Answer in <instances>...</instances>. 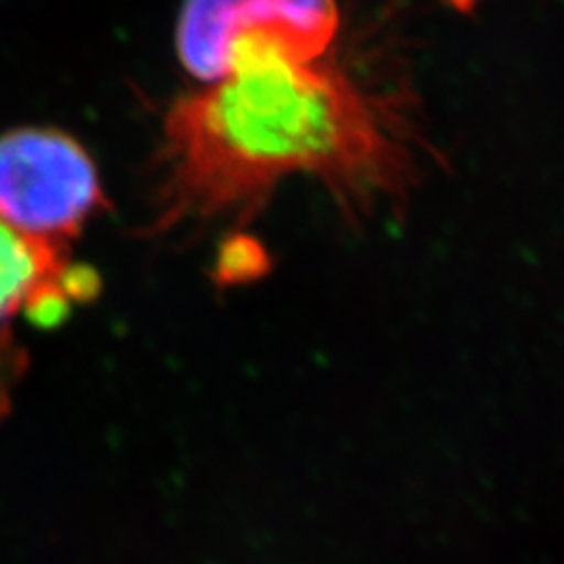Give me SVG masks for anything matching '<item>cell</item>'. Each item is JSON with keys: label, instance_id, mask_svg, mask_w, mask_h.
Segmentation results:
<instances>
[{"label": "cell", "instance_id": "obj_1", "mask_svg": "<svg viewBox=\"0 0 564 564\" xmlns=\"http://www.w3.org/2000/svg\"><path fill=\"white\" fill-rule=\"evenodd\" d=\"M391 99L321 62L254 59L165 116L155 228L259 207L292 174L348 212L400 198L414 158Z\"/></svg>", "mask_w": 564, "mask_h": 564}, {"label": "cell", "instance_id": "obj_2", "mask_svg": "<svg viewBox=\"0 0 564 564\" xmlns=\"http://www.w3.org/2000/svg\"><path fill=\"white\" fill-rule=\"evenodd\" d=\"M339 24L337 0H184L174 45L188 74L212 85L254 59L321 62Z\"/></svg>", "mask_w": 564, "mask_h": 564}, {"label": "cell", "instance_id": "obj_3", "mask_svg": "<svg viewBox=\"0 0 564 564\" xmlns=\"http://www.w3.org/2000/svg\"><path fill=\"white\" fill-rule=\"evenodd\" d=\"M106 207L97 165L74 137L24 128L0 134V219L57 247Z\"/></svg>", "mask_w": 564, "mask_h": 564}, {"label": "cell", "instance_id": "obj_4", "mask_svg": "<svg viewBox=\"0 0 564 564\" xmlns=\"http://www.w3.org/2000/svg\"><path fill=\"white\" fill-rule=\"evenodd\" d=\"M66 275L62 250L31 240L0 219V329L24 308L50 306L57 315Z\"/></svg>", "mask_w": 564, "mask_h": 564}, {"label": "cell", "instance_id": "obj_5", "mask_svg": "<svg viewBox=\"0 0 564 564\" xmlns=\"http://www.w3.org/2000/svg\"><path fill=\"white\" fill-rule=\"evenodd\" d=\"M440 3H445V6H449L452 10H456V12H464V14H470L475 8H478V3L480 0H440Z\"/></svg>", "mask_w": 564, "mask_h": 564}]
</instances>
